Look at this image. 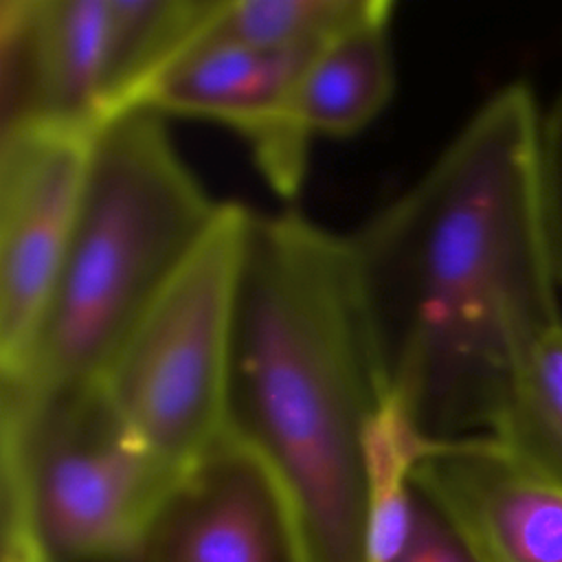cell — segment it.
Returning a JSON list of instances; mask_svg holds the SVG:
<instances>
[{"label": "cell", "instance_id": "cell-1", "mask_svg": "<svg viewBox=\"0 0 562 562\" xmlns=\"http://www.w3.org/2000/svg\"><path fill=\"white\" fill-rule=\"evenodd\" d=\"M542 112L492 92L400 195L347 233L386 397L428 441L490 435L562 325L540 195Z\"/></svg>", "mask_w": 562, "mask_h": 562}, {"label": "cell", "instance_id": "cell-2", "mask_svg": "<svg viewBox=\"0 0 562 562\" xmlns=\"http://www.w3.org/2000/svg\"><path fill=\"white\" fill-rule=\"evenodd\" d=\"M384 400L347 233L252 211L226 435L274 476L312 562H367L364 437Z\"/></svg>", "mask_w": 562, "mask_h": 562}, {"label": "cell", "instance_id": "cell-3", "mask_svg": "<svg viewBox=\"0 0 562 562\" xmlns=\"http://www.w3.org/2000/svg\"><path fill=\"white\" fill-rule=\"evenodd\" d=\"M162 114L138 105L92 134L72 235L20 369L0 391L44 397L97 384L215 222Z\"/></svg>", "mask_w": 562, "mask_h": 562}, {"label": "cell", "instance_id": "cell-4", "mask_svg": "<svg viewBox=\"0 0 562 562\" xmlns=\"http://www.w3.org/2000/svg\"><path fill=\"white\" fill-rule=\"evenodd\" d=\"M182 474L99 382L44 397L0 391L2 525L29 531L50 562H145Z\"/></svg>", "mask_w": 562, "mask_h": 562}, {"label": "cell", "instance_id": "cell-5", "mask_svg": "<svg viewBox=\"0 0 562 562\" xmlns=\"http://www.w3.org/2000/svg\"><path fill=\"white\" fill-rule=\"evenodd\" d=\"M252 211L215 222L130 331L99 384L127 428L187 472L226 437L228 367Z\"/></svg>", "mask_w": 562, "mask_h": 562}, {"label": "cell", "instance_id": "cell-6", "mask_svg": "<svg viewBox=\"0 0 562 562\" xmlns=\"http://www.w3.org/2000/svg\"><path fill=\"white\" fill-rule=\"evenodd\" d=\"M94 132H0V378L35 336L77 220Z\"/></svg>", "mask_w": 562, "mask_h": 562}, {"label": "cell", "instance_id": "cell-7", "mask_svg": "<svg viewBox=\"0 0 562 562\" xmlns=\"http://www.w3.org/2000/svg\"><path fill=\"white\" fill-rule=\"evenodd\" d=\"M314 50L259 48L209 31L156 81L143 105L162 116L226 125L244 138L266 182L281 198H294L312 145L296 94Z\"/></svg>", "mask_w": 562, "mask_h": 562}, {"label": "cell", "instance_id": "cell-8", "mask_svg": "<svg viewBox=\"0 0 562 562\" xmlns=\"http://www.w3.org/2000/svg\"><path fill=\"white\" fill-rule=\"evenodd\" d=\"M108 0H0V132L105 121Z\"/></svg>", "mask_w": 562, "mask_h": 562}, {"label": "cell", "instance_id": "cell-9", "mask_svg": "<svg viewBox=\"0 0 562 562\" xmlns=\"http://www.w3.org/2000/svg\"><path fill=\"white\" fill-rule=\"evenodd\" d=\"M145 562H312L268 468L228 435L171 492Z\"/></svg>", "mask_w": 562, "mask_h": 562}, {"label": "cell", "instance_id": "cell-10", "mask_svg": "<svg viewBox=\"0 0 562 562\" xmlns=\"http://www.w3.org/2000/svg\"><path fill=\"white\" fill-rule=\"evenodd\" d=\"M415 476L487 562H562V490L494 437L430 441Z\"/></svg>", "mask_w": 562, "mask_h": 562}, {"label": "cell", "instance_id": "cell-11", "mask_svg": "<svg viewBox=\"0 0 562 562\" xmlns=\"http://www.w3.org/2000/svg\"><path fill=\"white\" fill-rule=\"evenodd\" d=\"M391 9V0H371L356 20L310 55L296 105L312 138L356 134L391 101L395 90Z\"/></svg>", "mask_w": 562, "mask_h": 562}, {"label": "cell", "instance_id": "cell-12", "mask_svg": "<svg viewBox=\"0 0 562 562\" xmlns=\"http://www.w3.org/2000/svg\"><path fill=\"white\" fill-rule=\"evenodd\" d=\"M220 0H108L105 119L145 103L156 81L202 40Z\"/></svg>", "mask_w": 562, "mask_h": 562}, {"label": "cell", "instance_id": "cell-13", "mask_svg": "<svg viewBox=\"0 0 562 562\" xmlns=\"http://www.w3.org/2000/svg\"><path fill=\"white\" fill-rule=\"evenodd\" d=\"M490 437L562 490V325L520 369Z\"/></svg>", "mask_w": 562, "mask_h": 562}, {"label": "cell", "instance_id": "cell-14", "mask_svg": "<svg viewBox=\"0 0 562 562\" xmlns=\"http://www.w3.org/2000/svg\"><path fill=\"white\" fill-rule=\"evenodd\" d=\"M371 0H220L211 33L259 48L314 50Z\"/></svg>", "mask_w": 562, "mask_h": 562}, {"label": "cell", "instance_id": "cell-15", "mask_svg": "<svg viewBox=\"0 0 562 562\" xmlns=\"http://www.w3.org/2000/svg\"><path fill=\"white\" fill-rule=\"evenodd\" d=\"M391 562H487L454 518L419 485L408 536Z\"/></svg>", "mask_w": 562, "mask_h": 562}, {"label": "cell", "instance_id": "cell-16", "mask_svg": "<svg viewBox=\"0 0 562 562\" xmlns=\"http://www.w3.org/2000/svg\"><path fill=\"white\" fill-rule=\"evenodd\" d=\"M540 195L549 255L562 288V86L540 130Z\"/></svg>", "mask_w": 562, "mask_h": 562}, {"label": "cell", "instance_id": "cell-17", "mask_svg": "<svg viewBox=\"0 0 562 562\" xmlns=\"http://www.w3.org/2000/svg\"><path fill=\"white\" fill-rule=\"evenodd\" d=\"M0 562H50L29 531L2 525V560Z\"/></svg>", "mask_w": 562, "mask_h": 562}]
</instances>
